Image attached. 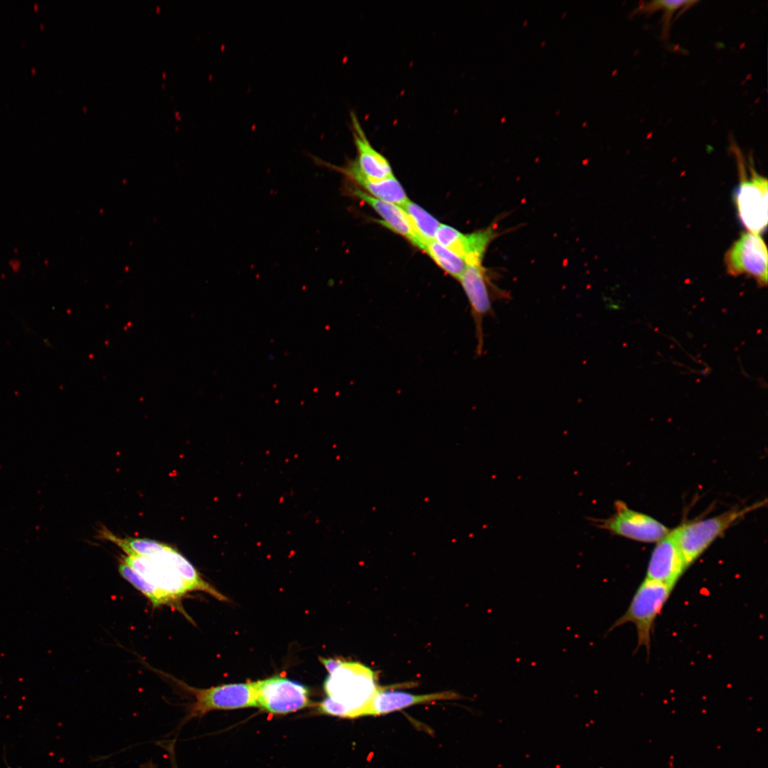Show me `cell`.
I'll use <instances>...</instances> for the list:
<instances>
[{
  "label": "cell",
  "mask_w": 768,
  "mask_h": 768,
  "mask_svg": "<svg viewBox=\"0 0 768 768\" xmlns=\"http://www.w3.org/2000/svg\"><path fill=\"white\" fill-rule=\"evenodd\" d=\"M698 2V1L668 0H655L651 1H644L639 5V6L633 11V14H644L646 15H650L659 10H662L663 16L661 20V22L662 23L661 38L664 41H666L669 36L671 29V21L673 14L677 10L681 8L687 9Z\"/></svg>",
  "instance_id": "20"
},
{
  "label": "cell",
  "mask_w": 768,
  "mask_h": 768,
  "mask_svg": "<svg viewBox=\"0 0 768 768\" xmlns=\"http://www.w3.org/2000/svg\"><path fill=\"white\" fill-rule=\"evenodd\" d=\"M352 132L357 156L353 161L359 171L367 178L379 180L393 176L388 159L371 144L356 113H350Z\"/></svg>",
  "instance_id": "13"
},
{
  "label": "cell",
  "mask_w": 768,
  "mask_h": 768,
  "mask_svg": "<svg viewBox=\"0 0 768 768\" xmlns=\"http://www.w3.org/2000/svg\"><path fill=\"white\" fill-rule=\"evenodd\" d=\"M102 538L111 541L119 547L126 555L149 557L161 549L166 544L144 538H122L116 536L107 528L101 529Z\"/></svg>",
  "instance_id": "21"
},
{
  "label": "cell",
  "mask_w": 768,
  "mask_h": 768,
  "mask_svg": "<svg viewBox=\"0 0 768 768\" xmlns=\"http://www.w3.org/2000/svg\"><path fill=\"white\" fill-rule=\"evenodd\" d=\"M462 698V695L452 690L416 695L402 691H387V686H380L370 702L368 715L377 716L419 703Z\"/></svg>",
  "instance_id": "14"
},
{
  "label": "cell",
  "mask_w": 768,
  "mask_h": 768,
  "mask_svg": "<svg viewBox=\"0 0 768 768\" xmlns=\"http://www.w3.org/2000/svg\"><path fill=\"white\" fill-rule=\"evenodd\" d=\"M614 513L607 518H590L593 525L611 534L644 543L658 542L671 530L645 513L628 507L622 501L614 502Z\"/></svg>",
  "instance_id": "6"
},
{
  "label": "cell",
  "mask_w": 768,
  "mask_h": 768,
  "mask_svg": "<svg viewBox=\"0 0 768 768\" xmlns=\"http://www.w3.org/2000/svg\"><path fill=\"white\" fill-rule=\"evenodd\" d=\"M673 587L645 579L634 594L626 612L607 631V634L623 624L631 622L636 629L637 648L644 646L649 654L651 634L654 621L668 599Z\"/></svg>",
  "instance_id": "3"
},
{
  "label": "cell",
  "mask_w": 768,
  "mask_h": 768,
  "mask_svg": "<svg viewBox=\"0 0 768 768\" xmlns=\"http://www.w3.org/2000/svg\"><path fill=\"white\" fill-rule=\"evenodd\" d=\"M459 280L470 305L475 326L476 354L479 356L484 343V319L486 316L494 314L489 281L481 265H466Z\"/></svg>",
  "instance_id": "9"
},
{
  "label": "cell",
  "mask_w": 768,
  "mask_h": 768,
  "mask_svg": "<svg viewBox=\"0 0 768 768\" xmlns=\"http://www.w3.org/2000/svg\"><path fill=\"white\" fill-rule=\"evenodd\" d=\"M14 263L15 264L14 265H11V267H12V269H13L14 270H16H16H18L19 269L21 263H20V262H19V261H17V260H16V261H14Z\"/></svg>",
  "instance_id": "24"
},
{
  "label": "cell",
  "mask_w": 768,
  "mask_h": 768,
  "mask_svg": "<svg viewBox=\"0 0 768 768\" xmlns=\"http://www.w3.org/2000/svg\"><path fill=\"white\" fill-rule=\"evenodd\" d=\"M380 688L370 668L358 662L343 661L329 673L324 684L326 698L319 703L318 710L343 718L368 716L370 702Z\"/></svg>",
  "instance_id": "1"
},
{
  "label": "cell",
  "mask_w": 768,
  "mask_h": 768,
  "mask_svg": "<svg viewBox=\"0 0 768 768\" xmlns=\"http://www.w3.org/2000/svg\"><path fill=\"white\" fill-rule=\"evenodd\" d=\"M122 558L121 561L145 580L169 595L176 603L191 592L181 578L164 562L151 557L125 555Z\"/></svg>",
  "instance_id": "12"
},
{
  "label": "cell",
  "mask_w": 768,
  "mask_h": 768,
  "mask_svg": "<svg viewBox=\"0 0 768 768\" xmlns=\"http://www.w3.org/2000/svg\"><path fill=\"white\" fill-rule=\"evenodd\" d=\"M119 572L127 582L140 591L151 602L154 607L166 604L176 606V609H181L169 595L145 580L122 561H120L119 565Z\"/></svg>",
  "instance_id": "19"
},
{
  "label": "cell",
  "mask_w": 768,
  "mask_h": 768,
  "mask_svg": "<svg viewBox=\"0 0 768 768\" xmlns=\"http://www.w3.org/2000/svg\"><path fill=\"white\" fill-rule=\"evenodd\" d=\"M174 681L194 698L193 703L188 707L187 720L202 717L213 710L257 707L254 681L198 688L181 681Z\"/></svg>",
  "instance_id": "5"
},
{
  "label": "cell",
  "mask_w": 768,
  "mask_h": 768,
  "mask_svg": "<svg viewBox=\"0 0 768 768\" xmlns=\"http://www.w3.org/2000/svg\"><path fill=\"white\" fill-rule=\"evenodd\" d=\"M687 567L671 530L657 542L650 558L646 579L673 587Z\"/></svg>",
  "instance_id": "11"
},
{
  "label": "cell",
  "mask_w": 768,
  "mask_h": 768,
  "mask_svg": "<svg viewBox=\"0 0 768 768\" xmlns=\"http://www.w3.org/2000/svg\"><path fill=\"white\" fill-rule=\"evenodd\" d=\"M352 193L368 204L382 218L381 223L385 227L405 238L422 250L425 241L417 234L401 206L373 198L360 189H354Z\"/></svg>",
  "instance_id": "15"
},
{
  "label": "cell",
  "mask_w": 768,
  "mask_h": 768,
  "mask_svg": "<svg viewBox=\"0 0 768 768\" xmlns=\"http://www.w3.org/2000/svg\"><path fill=\"white\" fill-rule=\"evenodd\" d=\"M498 233L495 226L464 234L451 226L441 224L434 240L459 256L466 265H480L487 247Z\"/></svg>",
  "instance_id": "10"
},
{
  "label": "cell",
  "mask_w": 768,
  "mask_h": 768,
  "mask_svg": "<svg viewBox=\"0 0 768 768\" xmlns=\"http://www.w3.org/2000/svg\"><path fill=\"white\" fill-rule=\"evenodd\" d=\"M255 682L257 707L272 714H287L309 706L308 689L286 677L272 676Z\"/></svg>",
  "instance_id": "8"
},
{
  "label": "cell",
  "mask_w": 768,
  "mask_h": 768,
  "mask_svg": "<svg viewBox=\"0 0 768 768\" xmlns=\"http://www.w3.org/2000/svg\"><path fill=\"white\" fill-rule=\"evenodd\" d=\"M401 207L420 238L424 241L434 240L441 223L425 209L410 200Z\"/></svg>",
  "instance_id": "22"
},
{
  "label": "cell",
  "mask_w": 768,
  "mask_h": 768,
  "mask_svg": "<svg viewBox=\"0 0 768 768\" xmlns=\"http://www.w3.org/2000/svg\"><path fill=\"white\" fill-rule=\"evenodd\" d=\"M422 250L446 273L459 280L466 266L459 256L434 240L425 241Z\"/></svg>",
  "instance_id": "18"
},
{
  "label": "cell",
  "mask_w": 768,
  "mask_h": 768,
  "mask_svg": "<svg viewBox=\"0 0 768 768\" xmlns=\"http://www.w3.org/2000/svg\"><path fill=\"white\" fill-rule=\"evenodd\" d=\"M730 140V149L735 156L740 176L734 192L737 214L749 232L759 235L767 226V180L755 171L750 159V177H747L742 152L732 137Z\"/></svg>",
  "instance_id": "2"
},
{
  "label": "cell",
  "mask_w": 768,
  "mask_h": 768,
  "mask_svg": "<svg viewBox=\"0 0 768 768\" xmlns=\"http://www.w3.org/2000/svg\"><path fill=\"white\" fill-rule=\"evenodd\" d=\"M757 506L735 508L712 518L683 524L673 530L688 567L735 522Z\"/></svg>",
  "instance_id": "4"
},
{
  "label": "cell",
  "mask_w": 768,
  "mask_h": 768,
  "mask_svg": "<svg viewBox=\"0 0 768 768\" xmlns=\"http://www.w3.org/2000/svg\"><path fill=\"white\" fill-rule=\"evenodd\" d=\"M154 558L169 567L188 586L191 592L201 591L220 601L227 597L204 580L197 570L179 552L166 544L154 555Z\"/></svg>",
  "instance_id": "16"
},
{
  "label": "cell",
  "mask_w": 768,
  "mask_h": 768,
  "mask_svg": "<svg viewBox=\"0 0 768 768\" xmlns=\"http://www.w3.org/2000/svg\"><path fill=\"white\" fill-rule=\"evenodd\" d=\"M768 255L766 244L759 235L746 232L740 236L725 255L724 262L729 274H745L759 287L767 284Z\"/></svg>",
  "instance_id": "7"
},
{
  "label": "cell",
  "mask_w": 768,
  "mask_h": 768,
  "mask_svg": "<svg viewBox=\"0 0 768 768\" xmlns=\"http://www.w3.org/2000/svg\"><path fill=\"white\" fill-rule=\"evenodd\" d=\"M319 659L329 673L337 668L343 661L341 658H326L320 657Z\"/></svg>",
  "instance_id": "23"
},
{
  "label": "cell",
  "mask_w": 768,
  "mask_h": 768,
  "mask_svg": "<svg viewBox=\"0 0 768 768\" xmlns=\"http://www.w3.org/2000/svg\"><path fill=\"white\" fill-rule=\"evenodd\" d=\"M340 169L373 198L400 206L409 201L402 186L394 176L379 180L367 178L359 171L353 160Z\"/></svg>",
  "instance_id": "17"
}]
</instances>
